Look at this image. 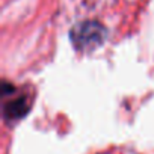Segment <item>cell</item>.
I'll use <instances>...</instances> for the list:
<instances>
[{"label": "cell", "instance_id": "6da1fadb", "mask_svg": "<svg viewBox=\"0 0 154 154\" xmlns=\"http://www.w3.org/2000/svg\"><path fill=\"white\" fill-rule=\"evenodd\" d=\"M14 88L11 86V95L8 92H3V100H5V118L6 119H18L21 118L30 107V103L27 101V95L14 94Z\"/></svg>", "mask_w": 154, "mask_h": 154}]
</instances>
